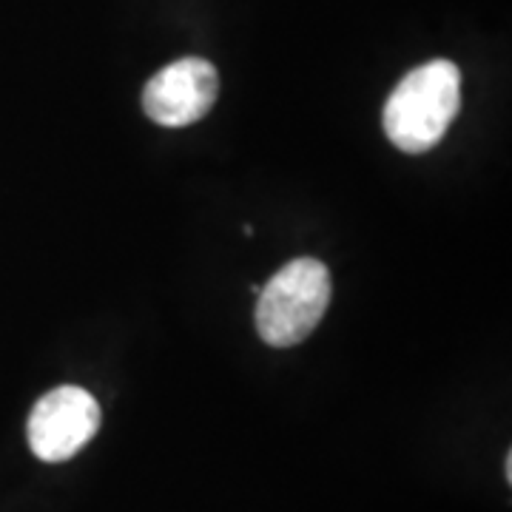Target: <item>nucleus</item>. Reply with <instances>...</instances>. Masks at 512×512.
Segmentation results:
<instances>
[{"label": "nucleus", "instance_id": "f257e3e1", "mask_svg": "<svg viewBox=\"0 0 512 512\" xmlns=\"http://www.w3.org/2000/svg\"><path fill=\"white\" fill-rule=\"evenodd\" d=\"M461 109V72L450 60H430L410 74L384 103V134L404 154H424L441 143Z\"/></svg>", "mask_w": 512, "mask_h": 512}, {"label": "nucleus", "instance_id": "f03ea898", "mask_svg": "<svg viewBox=\"0 0 512 512\" xmlns=\"http://www.w3.org/2000/svg\"><path fill=\"white\" fill-rule=\"evenodd\" d=\"M330 271L325 262L302 256L276 271L256 302V330L274 348H293L308 339L330 305Z\"/></svg>", "mask_w": 512, "mask_h": 512}, {"label": "nucleus", "instance_id": "7ed1b4c3", "mask_svg": "<svg viewBox=\"0 0 512 512\" xmlns=\"http://www.w3.org/2000/svg\"><path fill=\"white\" fill-rule=\"evenodd\" d=\"M100 427V407L83 387H57L35 404L29 416V447L40 461H66L77 456Z\"/></svg>", "mask_w": 512, "mask_h": 512}, {"label": "nucleus", "instance_id": "20e7f679", "mask_svg": "<svg viewBox=\"0 0 512 512\" xmlns=\"http://www.w3.org/2000/svg\"><path fill=\"white\" fill-rule=\"evenodd\" d=\"M220 94V74L202 57L174 60L154 74L143 89L148 120L165 128H183L214 109Z\"/></svg>", "mask_w": 512, "mask_h": 512}]
</instances>
